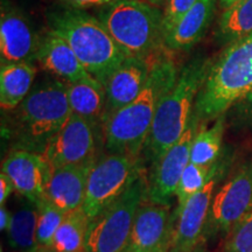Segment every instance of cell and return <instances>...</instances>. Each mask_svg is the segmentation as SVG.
Instances as JSON below:
<instances>
[{
  "instance_id": "cell-18",
  "label": "cell",
  "mask_w": 252,
  "mask_h": 252,
  "mask_svg": "<svg viewBox=\"0 0 252 252\" xmlns=\"http://www.w3.org/2000/svg\"><path fill=\"white\" fill-rule=\"evenodd\" d=\"M36 61L65 83L94 80L67 41L49 30L41 36Z\"/></svg>"
},
{
  "instance_id": "cell-1",
  "label": "cell",
  "mask_w": 252,
  "mask_h": 252,
  "mask_svg": "<svg viewBox=\"0 0 252 252\" xmlns=\"http://www.w3.org/2000/svg\"><path fill=\"white\" fill-rule=\"evenodd\" d=\"M179 74L173 60L162 56L154 60L149 80L139 96L104 122L103 141L106 152L140 159L158 104L174 87Z\"/></svg>"
},
{
  "instance_id": "cell-14",
  "label": "cell",
  "mask_w": 252,
  "mask_h": 252,
  "mask_svg": "<svg viewBox=\"0 0 252 252\" xmlns=\"http://www.w3.org/2000/svg\"><path fill=\"white\" fill-rule=\"evenodd\" d=\"M1 172L8 176L20 196L36 204L46 198L52 169L41 153L12 150L1 163Z\"/></svg>"
},
{
  "instance_id": "cell-27",
  "label": "cell",
  "mask_w": 252,
  "mask_h": 252,
  "mask_svg": "<svg viewBox=\"0 0 252 252\" xmlns=\"http://www.w3.org/2000/svg\"><path fill=\"white\" fill-rule=\"evenodd\" d=\"M65 214L53 206L47 198H43L37 204L36 243L41 251H49L54 236Z\"/></svg>"
},
{
  "instance_id": "cell-21",
  "label": "cell",
  "mask_w": 252,
  "mask_h": 252,
  "mask_svg": "<svg viewBox=\"0 0 252 252\" xmlns=\"http://www.w3.org/2000/svg\"><path fill=\"white\" fill-rule=\"evenodd\" d=\"M37 69L34 63H14L0 68V106L12 111L31 93Z\"/></svg>"
},
{
  "instance_id": "cell-12",
  "label": "cell",
  "mask_w": 252,
  "mask_h": 252,
  "mask_svg": "<svg viewBox=\"0 0 252 252\" xmlns=\"http://www.w3.org/2000/svg\"><path fill=\"white\" fill-rule=\"evenodd\" d=\"M41 36L37 35L30 20L7 0L1 1L0 13V63H34Z\"/></svg>"
},
{
  "instance_id": "cell-11",
  "label": "cell",
  "mask_w": 252,
  "mask_h": 252,
  "mask_svg": "<svg viewBox=\"0 0 252 252\" xmlns=\"http://www.w3.org/2000/svg\"><path fill=\"white\" fill-rule=\"evenodd\" d=\"M200 122L193 117L180 140L173 145L161 159L154 165L152 174L147 179L146 200L153 203L171 204L186 167L190 162V150Z\"/></svg>"
},
{
  "instance_id": "cell-30",
  "label": "cell",
  "mask_w": 252,
  "mask_h": 252,
  "mask_svg": "<svg viewBox=\"0 0 252 252\" xmlns=\"http://www.w3.org/2000/svg\"><path fill=\"white\" fill-rule=\"evenodd\" d=\"M232 123L237 127H252V90L230 109Z\"/></svg>"
},
{
  "instance_id": "cell-16",
  "label": "cell",
  "mask_w": 252,
  "mask_h": 252,
  "mask_svg": "<svg viewBox=\"0 0 252 252\" xmlns=\"http://www.w3.org/2000/svg\"><path fill=\"white\" fill-rule=\"evenodd\" d=\"M154 60L156 59L126 58L112 72L104 87L106 104L103 124L110 116L133 102L139 96L149 80Z\"/></svg>"
},
{
  "instance_id": "cell-25",
  "label": "cell",
  "mask_w": 252,
  "mask_h": 252,
  "mask_svg": "<svg viewBox=\"0 0 252 252\" xmlns=\"http://www.w3.org/2000/svg\"><path fill=\"white\" fill-rule=\"evenodd\" d=\"M90 220L83 208L65 214L50 245V252H84Z\"/></svg>"
},
{
  "instance_id": "cell-2",
  "label": "cell",
  "mask_w": 252,
  "mask_h": 252,
  "mask_svg": "<svg viewBox=\"0 0 252 252\" xmlns=\"http://www.w3.org/2000/svg\"><path fill=\"white\" fill-rule=\"evenodd\" d=\"M46 21L48 30L67 41L87 71L103 87L127 58L102 21L86 9L54 6L46 12Z\"/></svg>"
},
{
  "instance_id": "cell-37",
  "label": "cell",
  "mask_w": 252,
  "mask_h": 252,
  "mask_svg": "<svg viewBox=\"0 0 252 252\" xmlns=\"http://www.w3.org/2000/svg\"><path fill=\"white\" fill-rule=\"evenodd\" d=\"M189 252H203V251L201 250L200 248H196V249H195V250H193V251H189Z\"/></svg>"
},
{
  "instance_id": "cell-31",
  "label": "cell",
  "mask_w": 252,
  "mask_h": 252,
  "mask_svg": "<svg viewBox=\"0 0 252 252\" xmlns=\"http://www.w3.org/2000/svg\"><path fill=\"white\" fill-rule=\"evenodd\" d=\"M62 5L69 6V7L86 9L90 7H102L115 1V0H60Z\"/></svg>"
},
{
  "instance_id": "cell-15",
  "label": "cell",
  "mask_w": 252,
  "mask_h": 252,
  "mask_svg": "<svg viewBox=\"0 0 252 252\" xmlns=\"http://www.w3.org/2000/svg\"><path fill=\"white\" fill-rule=\"evenodd\" d=\"M173 220L174 216L171 214V204H159L144 200L135 214L125 250L151 252L162 245L171 244L174 229Z\"/></svg>"
},
{
  "instance_id": "cell-22",
  "label": "cell",
  "mask_w": 252,
  "mask_h": 252,
  "mask_svg": "<svg viewBox=\"0 0 252 252\" xmlns=\"http://www.w3.org/2000/svg\"><path fill=\"white\" fill-rule=\"evenodd\" d=\"M37 204L24 197V202L12 213L8 226V244L18 252H40L36 243Z\"/></svg>"
},
{
  "instance_id": "cell-34",
  "label": "cell",
  "mask_w": 252,
  "mask_h": 252,
  "mask_svg": "<svg viewBox=\"0 0 252 252\" xmlns=\"http://www.w3.org/2000/svg\"><path fill=\"white\" fill-rule=\"evenodd\" d=\"M238 1H241V0H219V6L220 9L224 11V9L231 7L232 5L237 4Z\"/></svg>"
},
{
  "instance_id": "cell-13",
  "label": "cell",
  "mask_w": 252,
  "mask_h": 252,
  "mask_svg": "<svg viewBox=\"0 0 252 252\" xmlns=\"http://www.w3.org/2000/svg\"><path fill=\"white\" fill-rule=\"evenodd\" d=\"M220 176L214 178L200 191L191 196L174 215L175 226L169 244L168 252H189L198 248L209 216L214 191Z\"/></svg>"
},
{
  "instance_id": "cell-36",
  "label": "cell",
  "mask_w": 252,
  "mask_h": 252,
  "mask_svg": "<svg viewBox=\"0 0 252 252\" xmlns=\"http://www.w3.org/2000/svg\"><path fill=\"white\" fill-rule=\"evenodd\" d=\"M168 250H169V244H166V245H162V247L158 248L157 250L151 251V252H168ZM124 252H134V251H127V250H125Z\"/></svg>"
},
{
  "instance_id": "cell-20",
  "label": "cell",
  "mask_w": 252,
  "mask_h": 252,
  "mask_svg": "<svg viewBox=\"0 0 252 252\" xmlns=\"http://www.w3.org/2000/svg\"><path fill=\"white\" fill-rule=\"evenodd\" d=\"M67 94L71 112L87 121L98 135L103 137V119L105 112V89L98 81L67 83ZM103 140V139H102Z\"/></svg>"
},
{
  "instance_id": "cell-17",
  "label": "cell",
  "mask_w": 252,
  "mask_h": 252,
  "mask_svg": "<svg viewBox=\"0 0 252 252\" xmlns=\"http://www.w3.org/2000/svg\"><path fill=\"white\" fill-rule=\"evenodd\" d=\"M94 161L52 169L46 187L47 200L64 214L83 207L88 178Z\"/></svg>"
},
{
  "instance_id": "cell-4",
  "label": "cell",
  "mask_w": 252,
  "mask_h": 252,
  "mask_svg": "<svg viewBox=\"0 0 252 252\" xmlns=\"http://www.w3.org/2000/svg\"><path fill=\"white\" fill-rule=\"evenodd\" d=\"M252 90V33L230 43L213 60L194 103L200 123L219 118Z\"/></svg>"
},
{
  "instance_id": "cell-7",
  "label": "cell",
  "mask_w": 252,
  "mask_h": 252,
  "mask_svg": "<svg viewBox=\"0 0 252 252\" xmlns=\"http://www.w3.org/2000/svg\"><path fill=\"white\" fill-rule=\"evenodd\" d=\"M146 196L147 180L143 174L100 215L91 220L84 252H124L135 214Z\"/></svg>"
},
{
  "instance_id": "cell-8",
  "label": "cell",
  "mask_w": 252,
  "mask_h": 252,
  "mask_svg": "<svg viewBox=\"0 0 252 252\" xmlns=\"http://www.w3.org/2000/svg\"><path fill=\"white\" fill-rule=\"evenodd\" d=\"M143 175L140 159L108 153L96 159L87 182L83 210L90 222Z\"/></svg>"
},
{
  "instance_id": "cell-32",
  "label": "cell",
  "mask_w": 252,
  "mask_h": 252,
  "mask_svg": "<svg viewBox=\"0 0 252 252\" xmlns=\"http://www.w3.org/2000/svg\"><path fill=\"white\" fill-rule=\"evenodd\" d=\"M13 190L14 186L12 181L9 180V178L5 173L1 172V174H0V204L1 206H5L6 201Z\"/></svg>"
},
{
  "instance_id": "cell-24",
  "label": "cell",
  "mask_w": 252,
  "mask_h": 252,
  "mask_svg": "<svg viewBox=\"0 0 252 252\" xmlns=\"http://www.w3.org/2000/svg\"><path fill=\"white\" fill-rule=\"evenodd\" d=\"M225 122L226 113L216 118L212 127H207L206 123H201L191 145L190 162L195 165L208 166L213 165L220 159Z\"/></svg>"
},
{
  "instance_id": "cell-23",
  "label": "cell",
  "mask_w": 252,
  "mask_h": 252,
  "mask_svg": "<svg viewBox=\"0 0 252 252\" xmlns=\"http://www.w3.org/2000/svg\"><path fill=\"white\" fill-rule=\"evenodd\" d=\"M250 33H252V0H241L220 13L214 32V39L220 46H228Z\"/></svg>"
},
{
  "instance_id": "cell-9",
  "label": "cell",
  "mask_w": 252,
  "mask_h": 252,
  "mask_svg": "<svg viewBox=\"0 0 252 252\" xmlns=\"http://www.w3.org/2000/svg\"><path fill=\"white\" fill-rule=\"evenodd\" d=\"M251 212L252 161H247L214 194L204 235H228Z\"/></svg>"
},
{
  "instance_id": "cell-10",
  "label": "cell",
  "mask_w": 252,
  "mask_h": 252,
  "mask_svg": "<svg viewBox=\"0 0 252 252\" xmlns=\"http://www.w3.org/2000/svg\"><path fill=\"white\" fill-rule=\"evenodd\" d=\"M96 138L97 134L89 123L71 112L41 154L50 169L83 165L97 159Z\"/></svg>"
},
{
  "instance_id": "cell-33",
  "label": "cell",
  "mask_w": 252,
  "mask_h": 252,
  "mask_svg": "<svg viewBox=\"0 0 252 252\" xmlns=\"http://www.w3.org/2000/svg\"><path fill=\"white\" fill-rule=\"evenodd\" d=\"M12 213L8 212V209L5 206L0 207V230L2 232L7 231L8 226L11 224Z\"/></svg>"
},
{
  "instance_id": "cell-19",
  "label": "cell",
  "mask_w": 252,
  "mask_h": 252,
  "mask_svg": "<svg viewBox=\"0 0 252 252\" xmlns=\"http://www.w3.org/2000/svg\"><path fill=\"white\" fill-rule=\"evenodd\" d=\"M219 0H197L163 40L165 49L187 52L203 39L213 23Z\"/></svg>"
},
{
  "instance_id": "cell-5",
  "label": "cell",
  "mask_w": 252,
  "mask_h": 252,
  "mask_svg": "<svg viewBox=\"0 0 252 252\" xmlns=\"http://www.w3.org/2000/svg\"><path fill=\"white\" fill-rule=\"evenodd\" d=\"M213 59L197 55L184 65L174 87L160 99L144 152L152 163L178 143L193 117L194 103Z\"/></svg>"
},
{
  "instance_id": "cell-28",
  "label": "cell",
  "mask_w": 252,
  "mask_h": 252,
  "mask_svg": "<svg viewBox=\"0 0 252 252\" xmlns=\"http://www.w3.org/2000/svg\"><path fill=\"white\" fill-rule=\"evenodd\" d=\"M223 252H252V212L230 230Z\"/></svg>"
},
{
  "instance_id": "cell-29",
  "label": "cell",
  "mask_w": 252,
  "mask_h": 252,
  "mask_svg": "<svg viewBox=\"0 0 252 252\" xmlns=\"http://www.w3.org/2000/svg\"><path fill=\"white\" fill-rule=\"evenodd\" d=\"M197 0H166L163 6V34L165 36L178 25Z\"/></svg>"
},
{
  "instance_id": "cell-6",
  "label": "cell",
  "mask_w": 252,
  "mask_h": 252,
  "mask_svg": "<svg viewBox=\"0 0 252 252\" xmlns=\"http://www.w3.org/2000/svg\"><path fill=\"white\" fill-rule=\"evenodd\" d=\"M97 18L127 58L153 60L163 40V11L146 0H115L99 7Z\"/></svg>"
},
{
  "instance_id": "cell-3",
  "label": "cell",
  "mask_w": 252,
  "mask_h": 252,
  "mask_svg": "<svg viewBox=\"0 0 252 252\" xmlns=\"http://www.w3.org/2000/svg\"><path fill=\"white\" fill-rule=\"evenodd\" d=\"M8 112L6 131L14 150L42 153L71 115L67 83L61 80L42 82Z\"/></svg>"
},
{
  "instance_id": "cell-26",
  "label": "cell",
  "mask_w": 252,
  "mask_h": 252,
  "mask_svg": "<svg viewBox=\"0 0 252 252\" xmlns=\"http://www.w3.org/2000/svg\"><path fill=\"white\" fill-rule=\"evenodd\" d=\"M225 167L226 163L223 158H220L215 163L208 166H200L189 162L175 190L174 196H176V200H178L176 210L181 209L189 198L200 191L214 178L222 175Z\"/></svg>"
},
{
  "instance_id": "cell-35",
  "label": "cell",
  "mask_w": 252,
  "mask_h": 252,
  "mask_svg": "<svg viewBox=\"0 0 252 252\" xmlns=\"http://www.w3.org/2000/svg\"><path fill=\"white\" fill-rule=\"evenodd\" d=\"M146 1L151 2L154 6H158V7H162V6H165L166 0H146Z\"/></svg>"
}]
</instances>
